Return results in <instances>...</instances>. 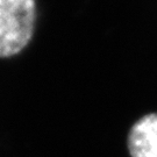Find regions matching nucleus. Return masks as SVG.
Wrapping results in <instances>:
<instances>
[{"mask_svg":"<svg viewBox=\"0 0 157 157\" xmlns=\"http://www.w3.org/2000/svg\"><path fill=\"white\" fill-rule=\"evenodd\" d=\"M132 157H157V114H148L136 121L128 135Z\"/></svg>","mask_w":157,"mask_h":157,"instance_id":"f03ea898","label":"nucleus"},{"mask_svg":"<svg viewBox=\"0 0 157 157\" xmlns=\"http://www.w3.org/2000/svg\"><path fill=\"white\" fill-rule=\"evenodd\" d=\"M35 0H0V57L19 54L34 33Z\"/></svg>","mask_w":157,"mask_h":157,"instance_id":"f257e3e1","label":"nucleus"}]
</instances>
